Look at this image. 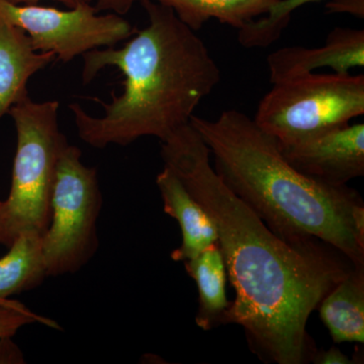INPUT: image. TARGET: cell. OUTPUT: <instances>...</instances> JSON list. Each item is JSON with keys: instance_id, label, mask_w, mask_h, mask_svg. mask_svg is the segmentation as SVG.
Wrapping results in <instances>:
<instances>
[{"instance_id": "cell-1", "label": "cell", "mask_w": 364, "mask_h": 364, "mask_svg": "<svg viewBox=\"0 0 364 364\" xmlns=\"http://www.w3.org/2000/svg\"><path fill=\"white\" fill-rule=\"evenodd\" d=\"M161 157L212 217L235 299L224 325H240L262 363L312 361L311 314L354 264L325 242L289 243L235 196L215 173L210 153L191 123L163 141Z\"/></svg>"}, {"instance_id": "cell-2", "label": "cell", "mask_w": 364, "mask_h": 364, "mask_svg": "<svg viewBox=\"0 0 364 364\" xmlns=\"http://www.w3.org/2000/svg\"><path fill=\"white\" fill-rule=\"evenodd\" d=\"M149 23L123 47L98 48L82 55V81L114 67L124 76L121 95L90 116L77 102L69 105L78 135L97 149L128 146L142 136L161 142L189 124L200 102L221 80V71L205 42L169 7L141 1Z\"/></svg>"}, {"instance_id": "cell-3", "label": "cell", "mask_w": 364, "mask_h": 364, "mask_svg": "<svg viewBox=\"0 0 364 364\" xmlns=\"http://www.w3.org/2000/svg\"><path fill=\"white\" fill-rule=\"evenodd\" d=\"M189 123L208 146L220 179L273 233L294 245L325 242L364 265V203L358 191L301 174L244 112L230 109L214 121L193 116Z\"/></svg>"}, {"instance_id": "cell-4", "label": "cell", "mask_w": 364, "mask_h": 364, "mask_svg": "<svg viewBox=\"0 0 364 364\" xmlns=\"http://www.w3.org/2000/svg\"><path fill=\"white\" fill-rule=\"evenodd\" d=\"M58 100L26 97L11 107L16 151L9 198L0 208V244L9 247L23 232L44 235L51 221L57 163L68 143L60 131Z\"/></svg>"}, {"instance_id": "cell-5", "label": "cell", "mask_w": 364, "mask_h": 364, "mask_svg": "<svg viewBox=\"0 0 364 364\" xmlns=\"http://www.w3.org/2000/svg\"><path fill=\"white\" fill-rule=\"evenodd\" d=\"M364 114V76L317 74L274 83L253 117L279 146L291 145Z\"/></svg>"}, {"instance_id": "cell-6", "label": "cell", "mask_w": 364, "mask_h": 364, "mask_svg": "<svg viewBox=\"0 0 364 364\" xmlns=\"http://www.w3.org/2000/svg\"><path fill=\"white\" fill-rule=\"evenodd\" d=\"M102 198L95 167L67 143L60 153L51 198V221L42 237L48 277L77 272L98 247L97 219Z\"/></svg>"}, {"instance_id": "cell-7", "label": "cell", "mask_w": 364, "mask_h": 364, "mask_svg": "<svg viewBox=\"0 0 364 364\" xmlns=\"http://www.w3.org/2000/svg\"><path fill=\"white\" fill-rule=\"evenodd\" d=\"M0 18L25 31L37 51L52 53L63 63L91 50L116 47L136 32L123 16L98 14L92 4L62 11L0 0Z\"/></svg>"}, {"instance_id": "cell-8", "label": "cell", "mask_w": 364, "mask_h": 364, "mask_svg": "<svg viewBox=\"0 0 364 364\" xmlns=\"http://www.w3.org/2000/svg\"><path fill=\"white\" fill-rule=\"evenodd\" d=\"M279 147L294 169L323 183L345 186L364 176L363 124L349 123Z\"/></svg>"}, {"instance_id": "cell-9", "label": "cell", "mask_w": 364, "mask_h": 364, "mask_svg": "<svg viewBox=\"0 0 364 364\" xmlns=\"http://www.w3.org/2000/svg\"><path fill=\"white\" fill-rule=\"evenodd\" d=\"M267 64L272 85L324 67L335 73H350L351 69L364 66V31L337 26L322 47L282 48L267 57Z\"/></svg>"}, {"instance_id": "cell-10", "label": "cell", "mask_w": 364, "mask_h": 364, "mask_svg": "<svg viewBox=\"0 0 364 364\" xmlns=\"http://www.w3.org/2000/svg\"><path fill=\"white\" fill-rule=\"evenodd\" d=\"M55 59L37 51L25 31L0 18V119L28 97V80Z\"/></svg>"}, {"instance_id": "cell-11", "label": "cell", "mask_w": 364, "mask_h": 364, "mask_svg": "<svg viewBox=\"0 0 364 364\" xmlns=\"http://www.w3.org/2000/svg\"><path fill=\"white\" fill-rule=\"evenodd\" d=\"M156 184L163 210L181 227V245L171 253V258L182 262L193 259L219 239L215 223L169 169L164 167L158 174Z\"/></svg>"}, {"instance_id": "cell-12", "label": "cell", "mask_w": 364, "mask_h": 364, "mask_svg": "<svg viewBox=\"0 0 364 364\" xmlns=\"http://www.w3.org/2000/svg\"><path fill=\"white\" fill-rule=\"evenodd\" d=\"M334 343H364V265H354L318 306Z\"/></svg>"}, {"instance_id": "cell-13", "label": "cell", "mask_w": 364, "mask_h": 364, "mask_svg": "<svg viewBox=\"0 0 364 364\" xmlns=\"http://www.w3.org/2000/svg\"><path fill=\"white\" fill-rule=\"evenodd\" d=\"M184 267L198 287L196 325L203 331L224 325L225 314L231 301L227 298L228 274L219 241L193 259L184 261Z\"/></svg>"}, {"instance_id": "cell-14", "label": "cell", "mask_w": 364, "mask_h": 364, "mask_svg": "<svg viewBox=\"0 0 364 364\" xmlns=\"http://www.w3.org/2000/svg\"><path fill=\"white\" fill-rule=\"evenodd\" d=\"M169 7L191 30H200L215 18L241 30L257 16L267 14L280 0H154Z\"/></svg>"}, {"instance_id": "cell-15", "label": "cell", "mask_w": 364, "mask_h": 364, "mask_svg": "<svg viewBox=\"0 0 364 364\" xmlns=\"http://www.w3.org/2000/svg\"><path fill=\"white\" fill-rule=\"evenodd\" d=\"M42 234L23 232L0 258V301L39 286L48 277Z\"/></svg>"}, {"instance_id": "cell-16", "label": "cell", "mask_w": 364, "mask_h": 364, "mask_svg": "<svg viewBox=\"0 0 364 364\" xmlns=\"http://www.w3.org/2000/svg\"><path fill=\"white\" fill-rule=\"evenodd\" d=\"M322 0H280L264 18L254 20L239 30V43L245 48H264L279 39L291 14L299 7Z\"/></svg>"}, {"instance_id": "cell-17", "label": "cell", "mask_w": 364, "mask_h": 364, "mask_svg": "<svg viewBox=\"0 0 364 364\" xmlns=\"http://www.w3.org/2000/svg\"><path fill=\"white\" fill-rule=\"evenodd\" d=\"M37 322L56 329L58 328L54 321L41 317L20 301L14 299L0 301V340L11 338L23 326Z\"/></svg>"}, {"instance_id": "cell-18", "label": "cell", "mask_w": 364, "mask_h": 364, "mask_svg": "<svg viewBox=\"0 0 364 364\" xmlns=\"http://www.w3.org/2000/svg\"><path fill=\"white\" fill-rule=\"evenodd\" d=\"M325 7L327 14H348L364 18V0H330Z\"/></svg>"}, {"instance_id": "cell-19", "label": "cell", "mask_w": 364, "mask_h": 364, "mask_svg": "<svg viewBox=\"0 0 364 364\" xmlns=\"http://www.w3.org/2000/svg\"><path fill=\"white\" fill-rule=\"evenodd\" d=\"M312 363L316 364H351L352 359L345 355L338 347L332 346L328 350L316 351L312 358Z\"/></svg>"}, {"instance_id": "cell-20", "label": "cell", "mask_w": 364, "mask_h": 364, "mask_svg": "<svg viewBox=\"0 0 364 364\" xmlns=\"http://www.w3.org/2000/svg\"><path fill=\"white\" fill-rule=\"evenodd\" d=\"M142 0H95V9L100 11H109L119 16H124L131 11L136 2Z\"/></svg>"}, {"instance_id": "cell-21", "label": "cell", "mask_w": 364, "mask_h": 364, "mask_svg": "<svg viewBox=\"0 0 364 364\" xmlns=\"http://www.w3.org/2000/svg\"><path fill=\"white\" fill-rule=\"evenodd\" d=\"M13 4H38L42 0H6ZM52 1L60 2L64 4L67 9H74L82 4H91L95 0H52Z\"/></svg>"}, {"instance_id": "cell-22", "label": "cell", "mask_w": 364, "mask_h": 364, "mask_svg": "<svg viewBox=\"0 0 364 364\" xmlns=\"http://www.w3.org/2000/svg\"><path fill=\"white\" fill-rule=\"evenodd\" d=\"M1 203H2V202H1V200H0V208H1Z\"/></svg>"}, {"instance_id": "cell-23", "label": "cell", "mask_w": 364, "mask_h": 364, "mask_svg": "<svg viewBox=\"0 0 364 364\" xmlns=\"http://www.w3.org/2000/svg\"></svg>"}]
</instances>
